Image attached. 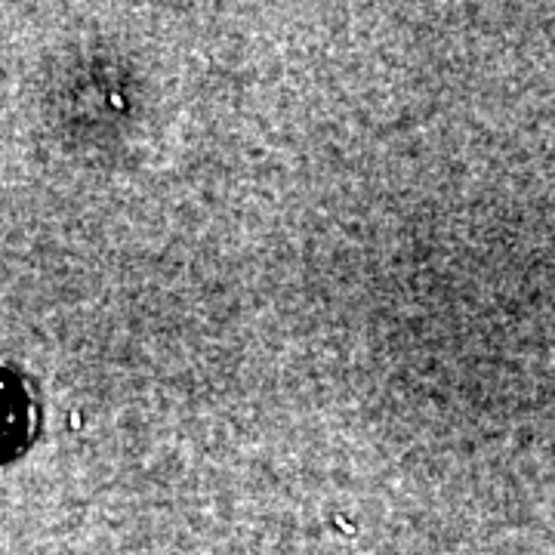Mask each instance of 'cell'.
Returning a JSON list of instances; mask_svg holds the SVG:
<instances>
[{
	"mask_svg": "<svg viewBox=\"0 0 555 555\" xmlns=\"http://www.w3.org/2000/svg\"><path fill=\"white\" fill-rule=\"evenodd\" d=\"M31 401L20 379L0 367V463L28 448Z\"/></svg>",
	"mask_w": 555,
	"mask_h": 555,
	"instance_id": "obj_1",
	"label": "cell"
}]
</instances>
